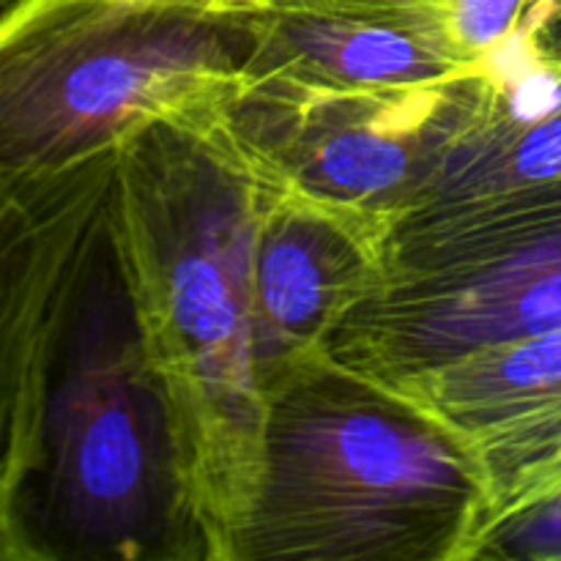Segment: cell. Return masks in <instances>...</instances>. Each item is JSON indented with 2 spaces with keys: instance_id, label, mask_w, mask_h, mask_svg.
Returning a JSON list of instances; mask_svg holds the SVG:
<instances>
[{
  "instance_id": "cell-11",
  "label": "cell",
  "mask_w": 561,
  "mask_h": 561,
  "mask_svg": "<svg viewBox=\"0 0 561 561\" xmlns=\"http://www.w3.org/2000/svg\"><path fill=\"white\" fill-rule=\"evenodd\" d=\"M9 3H11V0H0V9H5Z\"/></svg>"
},
{
  "instance_id": "cell-1",
  "label": "cell",
  "mask_w": 561,
  "mask_h": 561,
  "mask_svg": "<svg viewBox=\"0 0 561 561\" xmlns=\"http://www.w3.org/2000/svg\"><path fill=\"white\" fill-rule=\"evenodd\" d=\"M219 0H11L0 9V181L60 175L219 58Z\"/></svg>"
},
{
  "instance_id": "cell-8",
  "label": "cell",
  "mask_w": 561,
  "mask_h": 561,
  "mask_svg": "<svg viewBox=\"0 0 561 561\" xmlns=\"http://www.w3.org/2000/svg\"><path fill=\"white\" fill-rule=\"evenodd\" d=\"M510 551L531 559H561V493L535 504L510 531Z\"/></svg>"
},
{
  "instance_id": "cell-5",
  "label": "cell",
  "mask_w": 561,
  "mask_h": 561,
  "mask_svg": "<svg viewBox=\"0 0 561 561\" xmlns=\"http://www.w3.org/2000/svg\"><path fill=\"white\" fill-rule=\"evenodd\" d=\"M255 290L266 321L285 332H301L327 307L329 266L310 228H285L257 255Z\"/></svg>"
},
{
  "instance_id": "cell-7",
  "label": "cell",
  "mask_w": 561,
  "mask_h": 561,
  "mask_svg": "<svg viewBox=\"0 0 561 561\" xmlns=\"http://www.w3.org/2000/svg\"><path fill=\"white\" fill-rule=\"evenodd\" d=\"M542 0H442V11L453 36L463 47H496L513 36L526 11L540 9Z\"/></svg>"
},
{
  "instance_id": "cell-4",
  "label": "cell",
  "mask_w": 561,
  "mask_h": 561,
  "mask_svg": "<svg viewBox=\"0 0 561 561\" xmlns=\"http://www.w3.org/2000/svg\"><path fill=\"white\" fill-rule=\"evenodd\" d=\"M250 257L252 230L244 214L211 211L195 225L170 274L175 327L195 348L203 378L228 394L252 389Z\"/></svg>"
},
{
  "instance_id": "cell-9",
  "label": "cell",
  "mask_w": 561,
  "mask_h": 561,
  "mask_svg": "<svg viewBox=\"0 0 561 561\" xmlns=\"http://www.w3.org/2000/svg\"><path fill=\"white\" fill-rule=\"evenodd\" d=\"M542 47L548 49L551 60L561 66V0H548L546 11L540 16Z\"/></svg>"
},
{
  "instance_id": "cell-2",
  "label": "cell",
  "mask_w": 561,
  "mask_h": 561,
  "mask_svg": "<svg viewBox=\"0 0 561 561\" xmlns=\"http://www.w3.org/2000/svg\"><path fill=\"white\" fill-rule=\"evenodd\" d=\"M274 455L283 493L327 513L436 504L460 488V463L444 444L373 411L301 416Z\"/></svg>"
},
{
  "instance_id": "cell-10",
  "label": "cell",
  "mask_w": 561,
  "mask_h": 561,
  "mask_svg": "<svg viewBox=\"0 0 561 561\" xmlns=\"http://www.w3.org/2000/svg\"><path fill=\"white\" fill-rule=\"evenodd\" d=\"M0 557H5V546H3V535H0Z\"/></svg>"
},
{
  "instance_id": "cell-6",
  "label": "cell",
  "mask_w": 561,
  "mask_h": 561,
  "mask_svg": "<svg viewBox=\"0 0 561 561\" xmlns=\"http://www.w3.org/2000/svg\"><path fill=\"white\" fill-rule=\"evenodd\" d=\"M409 173V151L378 131H343L312 153L307 181L343 197H367L398 186Z\"/></svg>"
},
{
  "instance_id": "cell-3",
  "label": "cell",
  "mask_w": 561,
  "mask_h": 561,
  "mask_svg": "<svg viewBox=\"0 0 561 561\" xmlns=\"http://www.w3.org/2000/svg\"><path fill=\"white\" fill-rule=\"evenodd\" d=\"M507 250L420 316L416 348L460 356L561 329V179L529 186Z\"/></svg>"
}]
</instances>
